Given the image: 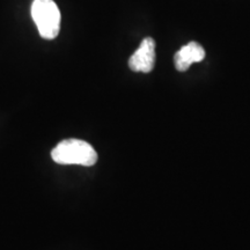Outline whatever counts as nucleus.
<instances>
[{
    "label": "nucleus",
    "instance_id": "obj_1",
    "mask_svg": "<svg viewBox=\"0 0 250 250\" xmlns=\"http://www.w3.org/2000/svg\"><path fill=\"white\" fill-rule=\"evenodd\" d=\"M51 158L59 165H80L90 167L98 161V153L92 145L83 140L66 139L52 149Z\"/></svg>",
    "mask_w": 250,
    "mask_h": 250
},
{
    "label": "nucleus",
    "instance_id": "obj_2",
    "mask_svg": "<svg viewBox=\"0 0 250 250\" xmlns=\"http://www.w3.org/2000/svg\"><path fill=\"white\" fill-rule=\"evenodd\" d=\"M31 17L42 39L54 40L61 30V12L54 0H34Z\"/></svg>",
    "mask_w": 250,
    "mask_h": 250
},
{
    "label": "nucleus",
    "instance_id": "obj_3",
    "mask_svg": "<svg viewBox=\"0 0 250 250\" xmlns=\"http://www.w3.org/2000/svg\"><path fill=\"white\" fill-rule=\"evenodd\" d=\"M155 65V42L152 37L143 40L142 44L129 59V66L134 72L148 73Z\"/></svg>",
    "mask_w": 250,
    "mask_h": 250
},
{
    "label": "nucleus",
    "instance_id": "obj_4",
    "mask_svg": "<svg viewBox=\"0 0 250 250\" xmlns=\"http://www.w3.org/2000/svg\"><path fill=\"white\" fill-rule=\"evenodd\" d=\"M205 58V50L197 42H190L181 48L175 54L174 62L177 71L184 72L191 66L193 62H199Z\"/></svg>",
    "mask_w": 250,
    "mask_h": 250
}]
</instances>
